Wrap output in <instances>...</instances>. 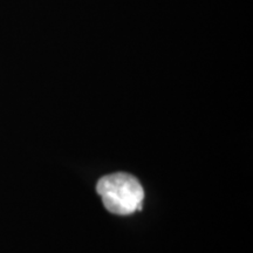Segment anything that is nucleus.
I'll return each instance as SVG.
<instances>
[{"label": "nucleus", "mask_w": 253, "mask_h": 253, "mask_svg": "<svg viewBox=\"0 0 253 253\" xmlns=\"http://www.w3.org/2000/svg\"><path fill=\"white\" fill-rule=\"evenodd\" d=\"M96 192L102 198L104 208L119 216H128L136 210H141L144 198L140 182L134 176L125 172L102 177L97 182Z\"/></svg>", "instance_id": "nucleus-1"}]
</instances>
